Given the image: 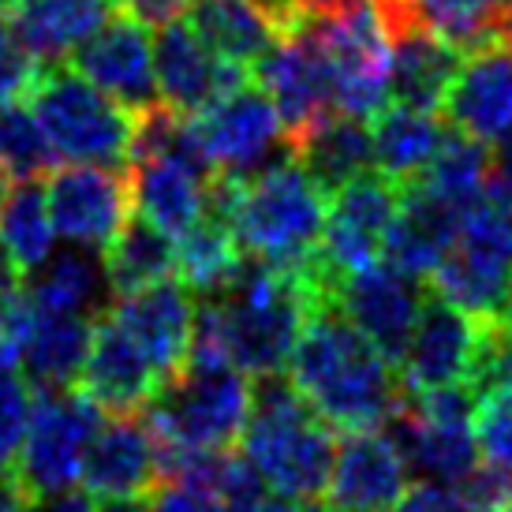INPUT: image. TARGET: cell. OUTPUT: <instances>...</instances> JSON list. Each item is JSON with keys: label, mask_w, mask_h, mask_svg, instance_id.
<instances>
[{"label": "cell", "mask_w": 512, "mask_h": 512, "mask_svg": "<svg viewBox=\"0 0 512 512\" xmlns=\"http://www.w3.org/2000/svg\"><path fill=\"white\" fill-rule=\"evenodd\" d=\"M131 206L172 240L199 225L210 206V180L169 157H135L131 161Z\"/></svg>", "instance_id": "obj_24"}, {"label": "cell", "mask_w": 512, "mask_h": 512, "mask_svg": "<svg viewBox=\"0 0 512 512\" xmlns=\"http://www.w3.org/2000/svg\"><path fill=\"white\" fill-rule=\"evenodd\" d=\"M441 113L449 116V128L486 146L512 139V45H486L460 60Z\"/></svg>", "instance_id": "obj_21"}, {"label": "cell", "mask_w": 512, "mask_h": 512, "mask_svg": "<svg viewBox=\"0 0 512 512\" xmlns=\"http://www.w3.org/2000/svg\"><path fill=\"white\" fill-rule=\"evenodd\" d=\"M27 296L42 307V311L53 314H83V318H98L109 299V281H105V270L94 258V251H60V255H49L30 273Z\"/></svg>", "instance_id": "obj_34"}, {"label": "cell", "mask_w": 512, "mask_h": 512, "mask_svg": "<svg viewBox=\"0 0 512 512\" xmlns=\"http://www.w3.org/2000/svg\"><path fill=\"white\" fill-rule=\"evenodd\" d=\"M255 8L266 15L281 34H292V30L303 27V15H299L296 0H255Z\"/></svg>", "instance_id": "obj_47"}, {"label": "cell", "mask_w": 512, "mask_h": 512, "mask_svg": "<svg viewBox=\"0 0 512 512\" xmlns=\"http://www.w3.org/2000/svg\"><path fill=\"white\" fill-rule=\"evenodd\" d=\"M187 12H191L187 23L199 30V38L217 57L247 68L281 38V30L258 12L255 0H191Z\"/></svg>", "instance_id": "obj_36"}, {"label": "cell", "mask_w": 512, "mask_h": 512, "mask_svg": "<svg viewBox=\"0 0 512 512\" xmlns=\"http://www.w3.org/2000/svg\"><path fill=\"white\" fill-rule=\"evenodd\" d=\"M57 154L45 139L42 124L19 101L0 105V169L12 180H38L53 172Z\"/></svg>", "instance_id": "obj_39"}, {"label": "cell", "mask_w": 512, "mask_h": 512, "mask_svg": "<svg viewBox=\"0 0 512 512\" xmlns=\"http://www.w3.org/2000/svg\"><path fill=\"white\" fill-rule=\"evenodd\" d=\"M98 498H90L86 490H60V494H45V498L30 501L27 512H94Z\"/></svg>", "instance_id": "obj_46"}, {"label": "cell", "mask_w": 512, "mask_h": 512, "mask_svg": "<svg viewBox=\"0 0 512 512\" xmlns=\"http://www.w3.org/2000/svg\"><path fill=\"white\" fill-rule=\"evenodd\" d=\"M34 415V389L15 367L0 370V471H15Z\"/></svg>", "instance_id": "obj_41"}, {"label": "cell", "mask_w": 512, "mask_h": 512, "mask_svg": "<svg viewBox=\"0 0 512 512\" xmlns=\"http://www.w3.org/2000/svg\"><path fill=\"white\" fill-rule=\"evenodd\" d=\"M45 202L60 240L94 255H101L135 214L128 172L105 165L53 169L45 180Z\"/></svg>", "instance_id": "obj_14"}, {"label": "cell", "mask_w": 512, "mask_h": 512, "mask_svg": "<svg viewBox=\"0 0 512 512\" xmlns=\"http://www.w3.org/2000/svg\"><path fill=\"white\" fill-rule=\"evenodd\" d=\"M105 311L143 344L165 382L187 363L191 337H195V292L184 281L169 277L131 296H116Z\"/></svg>", "instance_id": "obj_22"}, {"label": "cell", "mask_w": 512, "mask_h": 512, "mask_svg": "<svg viewBox=\"0 0 512 512\" xmlns=\"http://www.w3.org/2000/svg\"><path fill=\"white\" fill-rule=\"evenodd\" d=\"M68 68L94 83L101 94L120 101L128 113L143 116L161 105L154 72V42L131 15H109L83 45H75Z\"/></svg>", "instance_id": "obj_15"}, {"label": "cell", "mask_w": 512, "mask_h": 512, "mask_svg": "<svg viewBox=\"0 0 512 512\" xmlns=\"http://www.w3.org/2000/svg\"><path fill=\"white\" fill-rule=\"evenodd\" d=\"M23 288V270H19V262L12 258V251L0 243V303L8 296H15Z\"/></svg>", "instance_id": "obj_50"}, {"label": "cell", "mask_w": 512, "mask_h": 512, "mask_svg": "<svg viewBox=\"0 0 512 512\" xmlns=\"http://www.w3.org/2000/svg\"><path fill=\"white\" fill-rule=\"evenodd\" d=\"M404 187L393 184L382 172H363L352 184L329 195V214L322 228L318 258L326 266L329 281L337 285L348 273H359L382 262L385 236L400 214Z\"/></svg>", "instance_id": "obj_13"}, {"label": "cell", "mask_w": 512, "mask_h": 512, "mask_svg": "<svg viewBox=\"0 0 512 512\" xmlns=\"http://www.w3.org/2000/svg\"><path fill=\"white\" fill-rule=\"evenodd\" d=\"M146 501H150V512H210L187 486L172 483V479H161Z\"/></svg>", "instance_id": "obj_44"}, {"label": "cell", "mask_w": 512, "mask_h": 512, "mask_svg": "<svg viewBox=\"0 0 512 512\" xmlns=\"http://www.w3.org/2000/svg\"><path fill=\"white\" fill-rule=\"evenodd\" d=\"M154 72L161 101L184 116L202 113L217 98L251 83L247 64L217 57L214 49L199 38V30L184 19H172L165 27H157Z\"/></svg>", "instance_id": "obj_17"}, {"label": "cell", "mask_w": 512, "mask_h": 512, "mask_svg": "<svg viewBox=\"0 0 512 512\" xmlns=\"http://www.w3.org/2000/svg\"><path fill=\"white\" fill-rule=\"evenodd\" d=\"M427 281L434 296L460 307L471 318H479V322H505V303H509L512 288L509 258L483 251V247H475L468 240H456Z\"/></svg>", "instance_id": "obj_26"}, {"label": "cell", "mask_w": 512, "mask_h": 512, "mask_svg": "<svg viewBox=\"0 0 512 512\" xmlns=\"http://www.w3.org/2000/svg\"><path fill=\"white\" fill-rule=\"evenodd\" d=\"M165 479L187 486L210 512H258L270 486L243 453H187L165 460Z\"/></svg>", "instance_id": "obj_30"}, {"label": "cell", "mask_w": 512, "mask_h": 512, "mask_svg": "<svg viewBox=\"0 0 512 512\" xmlns=\"http://www.w3.org/2000/svg\"><path fill=\"white\" fill-rule=\"evenodd\" d=\"M113 15L109 0H15L12 30L42 68L68 64L75 45Z\"/></svg>", "instance_id": "obj_27"}, {"label": "cell", "mask_w": 512, "mask_h": 512, "mask_svg": "<svg viewBox=\"0 0 512 512\" xmlns=\"http://www.w3.org/2000/svg\"><path fill=\"white\" fill-rule=\"evenodd\" d=\"M255 382L214 352H187V363L146 404V423L165 460L187 453H217L240 445L251 419Z\"/></svg>", "instance_id": "obj_5"}, {"label": "cell", "mask_w": 512, "mask_h": 512, "mask_svg": "<svg viewBox=\"0 0 512 512\" xmlns=\"http://www.w3.org/2000/svg\"><path fill=\"white\" fill-rule=\"evenodd\" d=\"M30 113L42 124L53 154L68 165H131L135 146V113L120 101L101 94L83 75L53 64L42 68L38 83L30 86Z\"/></svg>", "instance_id": "obj_6"}, {"label": "cell", "mask_w": 512, "mask_h": 512, "mask_svg": "<svg viewBox=\"0 0 512 512\" xmlns=\"http://www.w3.org/2000/svg\"><path fill=\"white\" fill-rule=\"evenodd\" d=\"M333 303L352 326L382 352L393 367L400 363L408 337H412L427 292L415 277H404L389 262H374L367 270L348 273L333 285Z\"/></svg>", "instance_id": "obj_16"}, {"label": "cell", "mask_w": 512, "mask_h": 512, "mask_svg": "<svg viewBox=\"0 0 512 512\" xmlns=\"http://www.w3.org/2000/svg\"><path fill=\"white\" fill-rule=\"evenodd\" d=\"M296 161L311 172L326 195H333L374 169V131L363 116H329L322 128H314L296 146Z\"/></svg>", "instance_id": "obj_32"}, {"label": "cell", "mask_w": 512, "mask_h": 512, "mask_svg": "<svg viewBox=\"0 0 512 512\" xmlns=\"http://www.w3.org/2000/svg\"><path fill=\"white\" fill-rule=\"evenodd\" d=\"M363 0H296V8L303 19H326V15H341L359 8Z\"/></svg>", "instance_id": "obj_49"}, {"label": "cell", "mask_w": 512, "mask_h": 512, "mask_svg": "<svg viewBox=\"0 0 512 512\" xmlns=\"http://www.w3.org/2000/svg\"><path fill=\"white\" fill-rule=\"evenodd\" d=\"M486 329L490 322H479L453 303H445L441 296L427 292L419 322H415L408 348L397 363L400 393L415 397V393H434V389H449V385L475 389Z\"/></svg>", "instance_id": "obj_10"}, {"label": "cell", "mask_w": 512, "mask_h": 512, "mask_svg": "<svg viewBox=\"0 0 512 512\" xmlns=\"http://www.w3.org/2000/svg\"><path fill=\"white\" fill-rule=\"evenodd\" d=\"M4 367H15V348H12V341L4 337V329H0V370Z\"/></svg>", "instance_id": "obj_53"}, {"label": "cell", "mask_w": 512, "mask_h": 512, "mask_svg": "<svg viewBox=\"0 0 512 512\" xmlns=\"http://www.w3.org/2000/svg\"><path fill=\"white\" fill-rule=\"evenodd\" d=\"M165 385L154 359L146 356V348L128 329L116 322L109 311L94 318L90 333V352L79 370V389L98 404L101 412L131 415L146 408L154 393Z\"/></svg>", "instance_id": "obj_19"}, {"label": "cell", "mask_w": 512, "mask_h": 512, "mask_svg": "<svg viewBox=\"0 0 512 512\" xmlns=\"http://www.w3.org/2000/svg\"><path fill=\"white\" fill-rule=\"evenodd\" d=\"M101 270H105L113 299L131 296L157 281H169L176 277V240L150 225L146 217H131L120 228V236L101 251Z\"/></svg>", "instance_id": "obj_33"}, {"label": "cell", "mask_w": 512, "mask_h": 512, "mask_svg": "<svg viewBox=\"0 0 512 512\" xmlns=\"http://www.w3.org/2000/svg\"><path fill=\"white\" fill-rule=\"evenodd\" d=\"M393 42V68H389V105H408L423 113H441L445 94L460 68V49L430 34L423 27L400 30Z\"/></svg>", "instance_id": "obj_28"}, {"label": "cell", "mask_w": 512, "mask_h": 512, "mask_svg": "<svg viewBox=\"0 0 512 512\" xmlns=\"http://www.w3.org/2000/svg\"><path fill=\"white\" fill-rule=\"evenodd\" d=\"M30 494L27 486L19 483L15 471H0V512H27L30 509Z\"/></svg>", "instance_id": "obj_48"}, {"label": "cell", "mask_w": 512, "mask_h": 512, "mask_svg": "<svg viewBox=\"0 0 512 512\" xmlns=\"http://www.w3.org/2000/svg\"><path fill=\"white\" fill-rule=\"evenodd\" d=\"M240 453L255 464L273 494L285 498H326L337 438L322 415L299 397L285 374L255 378L251 419L240 438Z\"/></svg>", "instance_id": "obj_4"}, {"label": "cell", "mask_w": 512, "mask_h": 512, "mask_svg": "<svg viewBox=\"0 0 512 512\" xmlns=\"http://www.w3.org/2000/svg\"><path fill=\"white\" fill-rule=\"evenodd\" d=\"M109 4H124V0H109Z\"/></svg>", "instance_id": "obj_57"}, {"label": "cell", "mask_w": 512, "mask_h": 512, "mask_svg": "<svg viewBox=\"0 0 512 512\" xmlns=\"http://www.w3.org/2000/svg\"><path fill=\"white\" fill-rule=\"evenodd\" d=\"M307 30L322 49L337 90V113L378 116L389 105V68H393V42L385 34L374 4L363 0L359 8L326 19H307Z\"/></svg>", "instance_id": "obj_9"}, {"label": "cell", "mask_w": 512, "mask_h": 512, "mask_svg": "<svg viewBox=\"0 0 512 512\" xmlns=\"http://www.w3.org/2000/svg\"><path fill=\"white\" fill-rule=\"evenodd\" d=\"M475 438L483 464L512 471V378L475 393Z\"/></svg>", "instance_id": "obj_40"}, {"label": "cell", "mask_w": 512, "mask_h": 512, "mask_svg": "<svg viewBox=\"0 0 512 512\" xmlns=\"http://www.w3.org/2000/svg\"><path fill=\"white\" fill-rule=\"evenodd\" d=\"M509 512H512V505H509Z\"/></svg>", "instance_id": "obj_58"}, {"label": "cell", "mask_w": 512, "mask_h": 512, "mask_svg": "<svg viewBox=\"0 0 512 512\" xmlns=\"http://www.w3.org/2000/svg\"><path fill=\"white\" fill-rule=\"evenodd\" d=\"M53 217L42 180H15L0 202V243L12 251L23 273H34L53 255Z\"/></svg>", "instance_id": "obj_38"}, {"label": "cell", "mask_w": 512, "mask_h": 512, "mask_svg": "<svg viewBox=\"0 0 512 512\" xmlns=\"http://www.w3.org/2000/svg\"><path fill=\"white\" fill-rule=\"evenodd\" d=\"M255 75L281 116V128H285L292 150L314 128H322L329 116H337L333 75H329V64L314 42V34L307 30V19L299 30L281 34L255 60Z\"/></svg>", "instance_id": "obj_12"}, {"label": "cell", "mask_w": 512, "mask_h": 512, "mask_svg": "<svg viewBox=\"0 0 512 512\" xmlns=\"http://www.w3.org/2000/svg\"><path fill=\"white\" fill-rule=\"evenodd\" d=\"M490 169H494V146L449 128L441 150L434 154L427 172L415 180V187L427 191L430 199H438L441 206L456 210L460 217H468L471 206L483 199Z\"/></svg>", "instance_id": "obj_35"}, {"label": "cell", "mask_w": 512, "mask_h": 512, "mask_svg": "<svg viewBox=\"0 0 512 512\" xmlns=\"http://www.w3.org/2000/svg\"><path fill=\"white\" fill-rule=\"evenodd\" d=\"M385 34L423 27L438 34L460 53H475L505 42L512 19V0H370Z\"/></svg>", "instance_id": "obj_23"}, {"label": "cell", "mask_w": 512, "mask_h": 512, "mask_svg": "<svg viewBox=\"0 0 512 512\" xmlns=\"http://www.w3.org/2000/svg\"><path fill=\"white\" fill-rule=\"evenodd\" d=\"M94 512H150L146 498H101Z\"/></svg>", "instance_id": "obj_52"}, {"label": "cell", "mask_w": 512, "mask_h": 512, "mask_svg": "<svg viewBox=\"0 0 512 512\" xmlns=\"http://www.w3.org/2000/svg\"><path fill=\"white\" fill-rule=\"evenodd\" d=\"M258 512H329L326 505H318V501H307V498H285V494H273L258 505Z\"/></svg>", "instance_id": "obj_51"}, {"label": "cell", "mask_w": 512, "mask_h": 512, "mask_svg": "<svg viewBox=\"0 0 512 512\" xmlns=\"http://www.w3.org/2000/svg\"><path fill=\"white\" fill-rule=\"evenodd\" d=\"M389 512H490V509H483L464 486L430 483V479H423L419 486H408L404 498Z\"/></svg>", "instance_id": "obj_43"}, {"label": "cell", "mask_w": 512, "mask_h": 512, "mask_svg": "<svg viewBox=\"0 0 512 512\" xmlns=\"http://www.w3.org/2000/svg\"><path fill=\"white\" fill-rule=\"evenodd\" d=\"M101 427V408L83 389L34 393L27 438L15 460V475L30 498L72 490L83 475V456Z\"/></svg>", "instance_id": "obj_8"}, {"label": "cell", "mask_w": 512, "mask_h": 512, "mask_svg": "<svg viewBox=\"0 0 512 512\" xmlns=\"http://www.w3.org/2000/svg\"><path fill=\"white\" fill-rule=\"evenodd\" d=\"M90 333H94V318L83 314H34V326L19 344V359L15 370L30 382L34 393L42 389H72L79 385V370L90 352Z\"/></svg>", "instance_id": "obj_29"}, {"label": "cell", "mask_w": 512, "mask_h": 512, "mask_svg": "<svg viewBox=\"0 0 512 512\" xmlns=\"http://www.w3.org/2000/svg\"><path fill=\"white\" fill-rule=\"evenodd\" d=\"M206 214L232 228L247 258L303 270L322 247L329 195L296 157H288L255 176H217Z\"/></svg>", "instance_id": "obj_3"}, {"label": "cell", "mask_w": 512, "mask_h": 512, "mask_svg": "<svg viewBox=\"0 0 512 512\" xmlns=\"http://www.w3.org/2000/svg\"><path fill=\"white\" fill-rule=\"evenodd\" d=\"M38 75H42V64L23 49L12 23L0 19V105L27 98L30 86L38 83Z\"/></svg>", "instance_id": "obj_42"}, {"label": "cell", "mask_w": 512, "mask_h": 512, "mask_svg": "<svg viewBox=\"0 0 512 512\" xmlns=\"http://www.w3.org/2000/svg\"><path fill=\"white\" fill-rule=\"evenodd\" d=\"M460 228H464V217L456 210L441 206L438 199H430L427 191L408 184L400 195L397 221L385 236L382 258L404 277L427 281L434 266L449 255V247L460 240Z\"/></svg>", "instance_id": "obj_25"}, {"label": "cell", "mask_w": 512, "mask_h": 512, "mask_svg": "<svg viewBox=\"0 0 512 512\" xmlns=\"http://www.w3.org/2000/svg\"><path fill=\"white\" fill-rule=\"evenodd\" d=\"M15 0H0V12H8V8H12Z\"/></svg>", "instance_id": "obj_56"}, {"label": "cell", "mask_w": 512, "mask_h": 512, "mask_svg": "<svg viewBox=\"0 0 512 512\" xmlns=\"http://www.w3.org/2000/svg\"><path fill=\"white\" fill-rule=\"evenodd\" d=\"M195 131L217 176H255L296 157L273 101L251 83L195 113Z\"/></svg>", "instance_id": "obj_11"}, {"label": "cell", "mask_w": 512, "mask_h": 512, "mask_svg": "<svg viewBox=\"0 0 512 512\" xmlns=\"http://www.w3.org/2000/svg\"><path fill=\"white\" fill-rule=\"evenodd\" d=\"M408 460L389 430H352L337 445L326 486L329 512H389L408 490Z\"/></svg>", "instance_id": "obj_18"}, {"label": "cell", "mask_w": 512, "mask_h": 512, "mask_svg": "<svg viewBox=\"0 0 512 512\" xmlns=\"http://www.w3.org/2000/svg\"><path fill=\"white\" fill-rule=\"evenodd\" d=\"M505 326L512 329V288H509V303H505Z\"/></svg>", "instance_id": "obj_55"}, {"label": "cell", "mask_w": 512, "mask_h": 512, "mask_svg": "<svg viewBox=\"0 0 512 512\" xmlns=\"http://www.w3.org/2000/svg\"><path fill=\"white\" fill-rule=\"evenodd\" d=\"M285 378L333 430H382L404 404L397 367L329 299L314 307L285 363Z\"/></svg>", "instance_id": "obj_2"}, {"label": "cell", "mask_w": 512, "mask_h": 512, "mask_svg": "<svg viewBox=\"0 0 512 512\" xmlns=\"http://www.w3.org/2000/svg\"><path fill=\"white\" fill-rule=\"evenodd\" d=\"M8 187H12V176L0 169V202H4V195H8Z\"/></svg>", "instance_id": "obj_54"}, {"label": "cell", "mask_w": 512, "mask_h": 512, "mask_svg": "<svg viewBox=\"0 0 512 512\" xmlns=\"http://www.w3.org/2000/svg\"><path fill=\"white\" fill-rule=\"evenodd\" d=\"M370 131H374V169L400 187L415 184L427 172L449 135V128L438 124V113H423L408 105H385L374 116Z\"/></svg>", "instance_id": "obj_31"}, {"label": "cell", "mask_w": 512, "mask_h": 512, "mask_svg": "<svg viewBox=\"0 0 512 512\" xmlns=\"http://www.w3.org/2000/svg\"><path fill=\"white\" fill-rule=\"evenodd\" d=\"M165 479V449L146 419L113 415L83 456L79 483L90 498H146Z\"/></svg>", "instance_id": "obj_20"}, {"label": "cell", "mask_w": 512, "mask_h": 512, "mask_svg": "<svg viewBox=\"0 0 512 512\" xmlns=\"http://www.w3.org/2000/svg\"><path fill=\"white\" fill-rule=\"evenodd\" d=\"M329 292L333 281L322 258L303 270L243 258L232 285L195 307L191 352H214L247 378L285 374L299 329L307 326L314 307L329 303Z\"/></svg>", "instance_id": "obj_1"}, {"label": "cell", "mask_w": 512, "mask_h": 512, "mask_svg": "<svg viewBox=\"0 0 512 512\" xmlns=\"http://www.w3.org/2000/svg\"><path fill=\"white\" fill-rule=\"evenodd\" d=\"M243 258L247 255L232 236V228L206 214L199 225L176 236V281H184L195 296H217L221 288L232 285Z\"/></svg>", "instance_id": "obj_37"}, {"label": "cell", "mask_w": 512, "mask_h": 512, "mask_svg": "<svg viewBox=\"0 0 512 512\" xmlns=\"http://www.w3.org/2000/svg\"><path fill=\"white\" fill-rule=\"evenodd\" d=\"M124 8L131 12V19H139L143 27H165L172 19L191 8V0H124Z\"/></svg>", "instance_id": "obj_45"}, {"label": "cell", "mask_w": 512, "mask_h": 512, "mask_svg": "<svg viewBox=\"0 0 512 512\" xmlns=\"http://www.w3.org/2000/svg\"><path fill=\"white\" fill-rule=\"evenodd\" d=\"M400 453L430 483H464L483 464L475 438V389L449 385L434 393L404 397L400 412L389 423Z\"/></svg>", "instance_id": "obj_7"}]
</instances>
